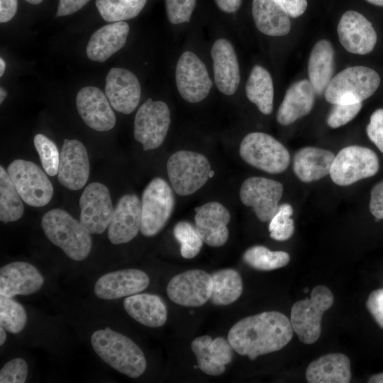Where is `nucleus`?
I'll use <instances>...</instances> for the list:
<instances>
[{
  "label": "nucleus",
  "instance_id": "obj_1",
  "mask_svg": "<svg viewBox=\"0 0 383 383\" xmlns=\"http://www.w3.org/2000/svg\"><path fill=\"white\" fill-rule=\"evenodd\" d=\"M290 320L279 311H265L242 318L229 330L228 340L233 350L253 360L278 351L293 337Z\"/></svg>",
  "mask_w": 383,
  "mask_h": 383
},
{
  "label": "nucleus",
  "instance_id": "obj_2",
  "mask_svg": "<svg viewBox=\"0 0 383 383\" xmlns=\"http://www.w3.org/2000/svg\"><path fill=\"white\" fill-rule=\"evenodd\" d=\"M91 343L104 362L131 378L140 377L146 369V359L140 347L128 337L109 327L94 332Z\"/></svg>",
  "mask_w": 383,
  "mask_h": 383
},
{
  "label": "nucleus",
  "instance_id": "obj_3",
  "mask_svg": "<svg viewBox=\"0 0 383 383\" xmlns=\"http://www.w3.org/2000/svg\"><path fill=\"white\" fill-rule=\"evenodd\" d=\"M41 226L47 238L75 261L89 255L92 241L90 233L68 212L53 209L42 217Z\"/></svg>",
  "mask_w": 383,
  "mask_h": 383
},
{
  "label": "nucleus",
  "instance_id": "obj_4",
  "mask_svg": "<svg viewBox=\"0 0 383 383\" xmlns=\"http://www.w3.org/2000/svg\"><path fill=\"white\" fill-rule=\"evenodd\" d=\"M380 82L379 74L370 67H349L332 78L324 91V96L332 104L362 102L377 91Z\"/></svg>",
  "mask_w": 383,
  "mask_h": 383
},
{
  "label": "nucleus",
  "instance_id": "obj_5",
  "mask_svg": "<svg viewBox=\"0 0 383 383\" xmlns=\"http://www.w3.org/2000/svg\"><path fill=\"white\" fill-rule=\"evenodd\" d=\"M334 301L332 292L323 285L316 286L310 298L296 301L292 307L290 322L299 339L305 344H312L321 333V318Z\"/></svg>",
  "mask_w": 383,
  "mask_h": 383
},
{
  "label": "nucleus",
  "instance_id": "obj_6",
  "mask_svg": "<svg viewBox=\"0 0 383 383\" xmlns=\"http://www.w3.org/2000/svg\"><path fill=\"white\" fill-rule=\"evenodd\" d=\"M167 172L172 189L180 196L194 194L212 176L208 159L187 150L177 151L169 157Z\"/></svg>",
  "mask_w": 383,
  "mask_h": 383
},
{
  "label": "nucleus",
  "instance_id": "obj_7",
  "mask_svg": "<svg viewBox=\"0 0 383 383\" xmlns=\"http://www.w3.org/2000/svg\"><path fill=\"white\" fill-rule=\"evenodd\" d=\"M239 152L245 162L270 174L283 172L290 162L287 149L272 135L262 132L246 135Z\"/></svg>",
  "mask_w": 383,
  "mask_h": 383
},
{
  "label": "nucleus",
  "instance_id": "obj_8",
  "mask_svg": "<svg viewBox=\"0 0 383 383\" xmlns=\"http://www.w3.org/2000/svg\"><path fill=\"white\" fill-rule=\"evenodd\" d=\"M174 207L171 187L162 178L152 179L142 194L140 233L146 237L158 234L166 226Z\"/></svg>",
  "mask_w": 383,
  "mask_h": 383
},
{
  "label": "nucleus",
  "instance_id": "obj_9",
  "mask_svg": "<svg viewBox=\"0 0 383 383\" xmlns=\"http://www.w3.org/2000/svg\"><path fill=\"white\" fill-rule=\"evenodd\" d=\"M7 172L23 201L33 207L48 204L54 193L47 174L35 163L22 159L12 161Z\"/></svg>",
  "mask_w": 383,
  "mask_h": 383
},
{
  "label": "nucleus",
  "instance_id": "obj_10",
  "mask_svg": "<svg viewBox=\"0 0 383 383\" xmlns=\"http://www.w3.org/2000/svg\"><path fill=\"white\" fill-rule=\"evenodd\" d=\"M377 155L371 149L350 145L335 156L330 171L332 181L339 186H348L374 176L379 170Z\"/></svg>",
  "mask_w": 383,
  "mask_h": 383
},
{
  "label": "nucleus",
  "instance_id": "obj_11",
  "mask_svg": "<svg viewBox=\"0 0 383 383\" xmlns=\"http://www.w3.org/2000/svg\"><path fill=\"white\" fill-rule=\"evenodd\" d=\"M171 123L166 103L148 99L138 109L134 119V138L143 150L159 148L164 142Z\"/></svg>",
  "mask_w": 383,
  "mask_h": 383
},
{
  "label": "nucleus",
  "instance_id": "obj_12",
  "mask_svg": "<svg viewBox=\"0 0 383 383\" xmlns=\"http://www.w3.org/2000/svg\"><path fill=\"white\" fill-rule=\"evenodd\" d=\"M175 82L180 96L189 103L204 100L212 87L206 65L193 52L185 51L179 57Z\"/></svg>",
  "mask_w": 383,
  "mask_h": 383
},
{
  "label": "nucleus",
  "instance_id": "obj_13",
  "mask_svg": "<svg viewBox=\"0 0 383 383\" xmlns=\"http://www.w3.org/2000/svg\"><path fill=\"white\" fill-rule=\"evenodd\" d=\"M79 221L91 234H101L108 228L114 208L108 187L102 183L89 184L79 199Z\"/></svg>",
  "mask_w": 383,
  "mask_h": 383
},
{
  "label": "nucleus",
  "instance_id": "obj_14",
  "mask_svg": "<svg viewBox=\"0 0 383 383\" xmlns=\"http://www.w3.org/2000/svg\"><path fill=\"white\" fill-rule=\"evenodd\" d=\"M283 186L275 180L262 177L245 179L240 189L242 203L253 209L262 222L270 221L276 213L282 196Z\"/></svg>",
  "mask_w": 383,
  "mask_h": 383
},
{
  "label": "nucleus",
  "instance_id": "obj_15",
  "mask_svg": "<svg viewBox=\"0 0 383 383\" xmlns=\"http://www.w3.org/2000/svg\"><path fill=\"white\" fill-rule=\"evenodd\" d=\"M212 291L211 274L201 270H190L173 277L167 287V294L174 303L187 307H198L210 299Z\"/></svg>",
  "mask_w": 383,
  "mask_h": 383
},
{
  "label": "nucleus",
  "instance_id": "obj_16",
  "mask_svg": "<svg viewBox=\"0 0 383 383\" xmlns=\"http://www.w3.org/2000/svg\"><path fill=\"white\" fill-rule=\"evenodd\" d=\"M337 32L340 44L353 54L370 53L377 40V33L371 22L360 13L353 10L342 15Z\"/></svg>",
  "mask_w": 383,
  "mask_h": 383
},
{
  "label": "nucleus",
  "instance_id": "obj_17",
  "mask_svg": "<svg viewBox=\"0 0 383 383\" xmlns=\"http://www.w3.org/2000/svg\"><path fill=\"white\" fill-rule=\"evenodd\" d=\"M89 170V156L84 144L75 139H65L60 155L59 182L68 189L79 190L87 184Z\"/></svg>",
  "mask_w": 383,
  "mask_h": 383
},
{
  "label": "nucleus",
  "instance_id": "obj_18",
  "mask_svg": "<svg viewBox=\"0 0 383 383\" xmlns=\"http://www.w3.org/2000/svg\"><path fill=\"white\" fill-rule=\"evenodd\" d=\"M77 109L84 122L97 131H108L116 124V116L104 92L96 87L82 88L76 96Z\"/></svg>",
  "mask_w": 383,
  "mask_h": 383
},
{
  "label": "nucleus",
  "instance_id": "obj_19",
  "mask_svg": "<svg viewBox=\"0 0 383 383\" xmlns=\"http://www.w3.org/2000/svg\"><path fill=\"white\" fill-rule=\"evenodd\" d=\"M141 88L137 77L123 68H111L106 77L105 94L116 111L131 113L138 106Z\"/></svg>",
  "mask_w": 383,
  "mask_h": 383
},
{
  "label": "nucleus",
  "instance_id": "obj_20",
  "mask_svg": "<svg viewBox=\"0 0 383 383\" xmlns=\"http://www.w3.org/2000/svg\"><path fill=\"white\" fill-rule=\"evenodd\" d=\"M150 284L148 275L137 269L108 272L100 277L94 287L95 295L106 300L128 296L145 290Z\"/></svg>",
  "mask_w": 383,
  "mask_h": 383
},
{
  "label": "nucleus",
  "instance_id": "obj_21",
  "mask_svg": "<svg viewBox=\"0 0 383 383\" xmlns=\"http://www.w3.org/2000/svg\"><path fill=\"white\" fill-rule=\"evenodd\" d=\"M140 224L141 201L135 194H125L114 208L108 238L114 245L128 243L138 235Z\"/></svg>",
  "mask_w": 383,
  "mask_h": 383
},
{
  "label": "nucleus",
  "instance_id": "obj_22",
  "mask_svg": "<svg viewBox=\"0 0 383 383\" xmlns=\"http://www.w3.org/2000/svg\"><path fill=\"white\" fill-rule=\"evenodd\" d=\"M195 212V227L203 242L211 247L223 245L229 236L228 209L221 203L211 201L196 208Z\"/></svg>",
  "mask_w": 383,
  "mask_h": 383
},
{
  "label": "nucleus",
  "instance_id": "obj_23",
  "mask_svg": "<svg viewBox=\"0 0 383 383\" xmlns=\"http://www.w3.org/2000/svg\"><path fill=\"white\" fill-rule=\"evenodd\" d=\"M44 278L33 265L21 261L10 262L0 269V295L13 298L40 290Z\"/></svg>",
  "mask_w": 383,
  "mask_h": 383
},
{
  "label": "nucleus",
  "instance_id": "obj_24",
  "mask_svg": "<svg viewBox=\"0 0 383 383\" xmlns=\"http://www.w3.org/2000/svg\"><path fill=\"white\" fill-rule=\"evenodd\" d=\"M211 55L218 89L225 95H233L240 81L239 65L233 45L225 38H219L213 43Z\"/></svg>",
  "mask_w": 383,
  "mask_h": 383
},
{
  "label": "nucleus",
  "instance_id": "obj_25",
  "mask_svg": "<svg viewBox=\"0 0 383 383\" xmlns=\"http://www.w3.org/2000/svg\"><path fill=\"white\" fill-rule=\"evenodd\" d=\"M316 92L308 79L293 83L287 90L277 113V120L283 126L289 125L307 115L313 109Z\"/></svg>",
  "mask_w": 383,
  "mask_h": 383
},
{
  "label": "nucleus",
  "instance_id": "obj_26",
  "mask_svg": "<svg viewBox=\"0 0 383 383\" xmlns=\"http://www.w3.org/2000/svg\"><path fill=\"white\" fill-rule=\"evenodd\" d=\"M129 26L125 21L105 25L91 36L87 55L92 61L103 62L121 49L126 43Z\"/></svg>",
  "mask_w": 383,
  "mask_h": 383
},
{
  "label": "nucleus",
  "instance_id": "obj_27",
  "mask_svg": "<svg viewBox=\"0 0 383 383\" xmlns=\"http://www.w3.org/2000/svg\"><path fill=\"white\" fill-rule=\"evenodd\" d=\"M306 378L309 383H348L351 379L350 361L343 353H329L311 362Z\"/></svg>",
  "mask_w": 383,
  "mask_h": 383
},
{
  "label": "nucleus",
  "instance_id": "obj_28",
  "mask_svg": "<svg viewBox=\"0 0 383 383\" xmlns=\"http://www.w3.org/2000/svg\"><path fill=\"white\" fill-rule=\"evenodd\" d=\"M252 14L257 28L265 35L283 36L291 30L289 15L277 0H252Z\"/></svg>",
  "mask_w": 383,
  "mask_h": 383
},
{
  "label": "nucleus",
  "instance_id": "obj_29",
  "mask_svg": "<svg viewBox=\"0 0 383 383\" xmlns=\"http://www.w3.org/2000/svg\"><path fill=\"white\" fill-rule=\"evenodd\" d=\"M334 157L330 150L314 147L302 148L294 156L293 170L301 182L319 180L330 174Z\"/></svg>",
  "mask_w": 383,
  "mask_h": 383
},
{
  "label": "nucleus",
  "instance_id": "obj_30",
  "mask_svg": "<svg viewBox=\"0 0 383 383\" xmlns=\"http://www.w3.org/2000/svg\"><path fill=\"white\" fill-rule=\"evenodd\" d=\"M123 307L131 317L148 327H160L167 318L166 306L156 294L138 293L128 296L123 301Z\"/></svg>",
  "mask_w": 383,
  "mask_h": 383
},
{
  "label": "nucleus",
  "instance_id": "obj_31",
  "mask_svg": "<svg viewBox=\"0 0 383 383\" xmlns=\"http://www.w3.org/2000/svg\"><path fill=\"white\" fill-rule=\"evenodd\" d=\"M335 52L331 43L326 39L313 45L308 62L309 80L317 95L324 93L333 77Z\"/></svg>",
  "mask_w": 383,
  "mask_h": 383
},
{
  "label": "nucleus",
  "instance_id": "obj_32",
  "mask_svg": "<svg viewBox=\"0 0 383 383\" xmlns=\"http://www.w3.org/2000/svg\"><path fill=\"white\" fill-rule=\"evenodd\" d=\"M246 96L259 111L269 115L273 109L274 87L269 72L260 65H255L245 84Z\"/></svg>",
  "mask_w": 383,
  "mask_h": 383
},
{
  "label": "nucleus",
  "instance_id": "obj_33",
  "mask_svg": "<svg viewBox=\"0 0 383 383\" xmlns=\"http://www.w3.org/2000/svg\"><path fill=\"white\" fill-rule=\"evenodd\" d=\"M210 301L216 306H226L235 301L242 294L243 281L234 269H223L213 272Z\"/></svg>",
  "mask_w": 383,
  "mask_h": 383
},
{
  "label": "nucleus",
  "instance_id": "obj_34",
  "mask_svg": "<svg viewBox=\"0 0 383 383\" xmlns=\"http://www.w3.org/2000/svg\"><path fill=\"white\" fill-rule=\"evenodd\" d=\"M23 199L7 171L0 167V220L4 223L16 221L24 213Z\"/></svg>",
  "mask_w": 383,
  "mask_h": 383
},
{
  "label": "nucleus",
  "instance_id": "obj_35",
  "mask_svg": "<svg viewBox=\"0 0 383 383\" xmlns=\"http://www.w3.org/2000/svg\"><path fill=\"white\" fill-rule=\"evenodd\" d=\"M147 0H96V6L107 22L123 21L136 17Z\"/></svg>",
  "mask_w": 383,
  "mask_h": 383
},
{
  "label": "nucleus",
  "instance_id": "obj_36",
  "mask_svg": "<svg viewBox=\"0 0 383 383\" xmlns=\"http://www.w3.org/2000/svg\"><path fill=\"white\" fill-rule=\"evenodd\" d=\"M243 259L255 270L270 271L287 265L290 256L284 251H272L262 245H254L245 251Z\"/></svg>",
  "mask_w": 383,
  "mask_h": 383
},
{
  "label": "nucleus",
  "instance_id": "obj_37",
  "mask_svg": "<svg viewBox=\"0 0 383 383\" xmlns=\"http://www.w3.org/2000/svg\"><path fill=\"white\" fill-rule=\"evenodd\" d=\"M26 323L23 306L12 298L0 295V326L11 333H18Z\"/></svg>",
  "mask_w": 383,
  "mask_h": 383
},
{
  "label": "nucleus",
  "instance_id": "obj_38",
  "mask_svg": "<svg viewBox=\"0 0 383 383\" xmlns=\"http://www.w3.org/2000/svg\"><path fill=\"white\" fill-rule=\"evenodd\" d=\"M173 234L180 244V253L184 258L192 259L199 253L204 242L191 223L178 222L174 227Z\"/></svg>",
  "mask_w": 383,
  "mask_h": 383
},
{
  "label": "nucleus",
  "instance_id": "obj_39",
  "mask_svg": "<svg viewBox=\"0 0 383 383\" xmlns=\"http://www.w3.org/2000/svg\"><path fill=\"white\" fill-rule=\"evenodd\" d=\"M211 340V337L208 335L197 337L192 342L191 348L199 368L206 374L218 376L225 372L226 365L214 360L209 348Z\"/></svg>",
  "mask_w": 383,
  "mask_h": 383
},
{
  "label": "nucleus",
  "instance_id": "obj_40",
  "mask_svg": "<svg viewBox=\"0 0 383 383\" xmlns=\"http://www.w3.org/2000/svg\"><path fill=\"white\" fill-rule=\"evenodd\" d=\"M293 209L289 204L279 206L278 209L270 221L269 231L270 237L279 241L287 240L294 231V221L291 218Z\"/></svg>",
  "mask_w": 383,
  "mask_h": 383
},
{
  "label": "nucleus",
  "instance_id": "obj_41",
  "mask_svg": "<svg viewBox=\"0 0 383 383\" xmlns=\"http://www.w3.org/2000/svg\"><path fill=\"white\" fill-rule=\"evenodd\" d=\"M33 143L46 174L50 176L57 174L60 155L54 142L45 135L39 133L35 135Z\"/></svg>",
  "mask_w": 383,
  "mask_h": 383
},
{
  "label": "nucleus",
  "instance_id": "obj_42",
  "mask_svg": "<svg viewBox=\"0 0 383 383\" xmlns=\"http://www.w3.org/2000/svg\"><path fill=\"white\" fill-rule=\"evenodd\" d=\"M362 102L350 104H333L327 117V124L337 128L351 121L360 112Z\"/></svg>",
  "mask_w": 383,
  "mask_h": 383
},
{
  "label": "nucleus",
  "instance_id": "obj_43",
  "mask_svg": "<svg viewBox=\"0 0 383 383\" xmlns=\"http://www.w3.org/2000/svg\"><path fill=\"white\" fill-rule=\"evenodd\" d=\"M196 0H165L167 16L172 24L190 21Z\"/></svg>",
  "mask_w": 383,
  "mask_h": 383
},
{
  "label": "nucleus",
  "instance_id": "obj_44",
  "mask_svg": "<svg viewBox=\"0 0 383 383\" xmlns=\"http://www.w3.org/2000/svg\"><path fill=\"white\" fill-rule=\"evenodd\" d=\"M28 375L26 362L16 357L6 362L0 370L1 383H23Z\"/></svg>",
  "mask_w": 383,
  "mask_h": 383
},
{
  "label": "nucleus",
  "instance_id": "obj_45",
  "mask_svg": "<svg viewBox=\"0 0 383 383\" xmlns=\"http://www.w3.org/2000/svg\"><path fill=\"white\" fill-rule=\"evenodd\" d=\"M209 348L216 362L223 365L231 362L234 350L228 339L223 337L212 339Z\"/></svg>",
  "mask_w": 383,
  "mask_h": 383
},
{
  "label": "nucleus",
  "instance_id": "obj_46",
  "mask_svg": "<svg viewBox=\"0 0 383 383\" xmlns=\"http://www.w3.org/2000/svg\"><path fill=\"white\" fill-rule=\"evenodd\" d=\"M366 131L370 140L383 152V109L372 113Z\"/></svg>",
  "mask_w": 383,
  "mask_h": 383
},
{
  "label": "nucleus",
  "instance_id": "obj_47",
  "mask_svg": "<svg viewBox=\"0 0 383 383\" xmlns=\"http://www.w3.org/2000/svg\"><path fill=\"white\" fill-rule=\"evenodd\" d=\"M366 306L374 321L383 329V289L374 290L370 294Z\"/></svg>",
  "mask_w": 383,
  "mask_h": 383
},
{
  "label": "nucleus",
  "instance_id": "obj_48",
  "mask_svg": "<svg viewBox=\"0 0 383 383\" xmlns=\"http://www.w3.org/2000/svg\"><path fill=\"white\" fill-rule=\"evenodd\" d=\"M369 206L371 213L377 219L383 220V179L372 189Z\"/></svg>",
  "mask_w": 383,
  "mask_h": 383
},
{
  "label": "nucleus",
  "instance_id": "obj_49",
  "mask_svg": "<svg viewBox=\"0 0 383 383\" xmlns=\"http://www.w3.org/2000/svg\"><path fill=\"white\" fill-rule=\"evenodd\" d=\"M90 0H59L56 16H65L83 8Z\"/></svg>",
  "mask_w": 383,
  "mask_h": 383
},
{
  "label": "nucleus",
  "instance_id": "obj_50",
  "mask_svg": "<svg viewBox=\"0 0 383 383\" xmlns=\"http://www.w3.org/2000/svg\"><path fill=\"white\" fill-rule=\"evenodd\" d=\"M290 17L301 16L307 8V0H277Z\"/></svg>",
  "mask_w": 383,
  "mask_h": 383
},
{
  "label": "nucleus",
  "instance_id": "obj_51",
  "mask_svg": "<svg viewBox=\"0 0 383 383\" xmlns=\"http://www.w3.org/2000/svg\"><path fill=\"white\" fill-rule=\"evenodd\" d=\"M18 0H0V22L6 23L15 16Z\"/></svg>",
  "mask_w": 383,
  "mask_h": 383
},
{
  "label": "nucleus",
  "instance_id": "obj_52",
  "mask_svg": "<svg viewBox=\"0 0 383 383\" xmlns=\"http://www.w3.org/2000/svg\"><path fill=\"white\" fill-rule=\"evenodd\" d=\"M218 7L226 13L237 11L242 4V0H214Z\"/></svg>",
  "mask_w": 383,
  "mask_h": 383
},
{
  "label": "nucleus",
  "instance_id": "obj_53",
  "mask_svg": "<svg viewBox=\"0 0 383 383\" xmlns=\"http://www.w3.org/2000/svg\"><path fill=\"white\" fill-rule=\"evenodd\" d=\"M370 383H383V372L374 374L368 379Z\"/></svg>",
  "mask_w": 383,
  "mask_h": 383
},
{
  "label": "nucleus",
  "instance_id": "obj_54",
  "mask_svg": "<svg viewBox=\"0 0 383 383\" xmlns=\"http://www.w3.org/2000/svg\"><path fill=\"white\" fill-rule=\"evenodd\" d=\"M6 339V333L5 329L3 327H0V345H2Z\"/></svg>",
  "mask_w": 383,
  "mask_h": 383
},
{
  "label": "nucleus",
  "instance_id": "obj_55",
  "mask_svg": "<svg viewBox=\"0 0 383 383\" xmlns=\"http://www.w3.org/2000/svg\"><path fill=\"white\" fill-rule=\"evenodd\" d=\"M6 69V63L4 60L0 58V76L2 77Z\"/></svg>",
  "mask_w": 383,
  "mask_h": 383
},
{
  "label": "nucleus",
  "instance_id": "obj_56",
  "mask_svg": "<svg viewBox=\"0 0 383 383\" xmlns=\"http://www.w3.org/2000/svg\"><path fill=\"white\" fill-rule=\"evenodd\" d=\"M6 96H7L6 91L4 88L1 87L0 89V103L1 104L3 103Z\"/></svg>",
  "mask_w": 383,
  "mask_h": 383
},
{
  "label": "nucleus",
  "instance_id": "obj_57",
  "mask_svg": "<svg viewBox=\"0 0 383 383\" xmlns=\"http://www.w3.org/2000/svg\"><path fill=\"white\" fill-rule=\"evenodd\" d=\"M366 1L371 4L378 6H383V0H366Z\"/></svg>",
  "mask_w": 383,
  "mask_h": 383
},
{
  "label": "nucleus",
  "instance_id": "obj_58",
  "mask_svg": "<svg viewBox=\"0 0 383 383\" xmlns=\"http://www.w3.org/2000/svg\"><path fill=\"white\" fill-rule=\"evenodd\" d=\"M25 1L28 2L29 4L36 5V4H40L43 0H25Z\"/></svg>",
  "mask_w": 383,
  "mask_h": 383
}]
</instances>
